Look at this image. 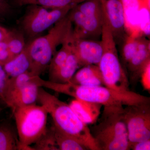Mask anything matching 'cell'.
<instances>
[{
	"mask_svg": "<svg viewBox=\"0 0 150 150\" xmlns=\"http://www.w3.org/2000/svg\"><path fill=\"white\" fill-rule=\"evenodd\" d=\"M72 31L62 43V47L60 50L58 51H56L52 57L48 67L49 69V76L56 72L64 64L71 51V37Z\"/></svg>",
	"mask_w": 150,
	"mask_h": 150,
	"instance_id": "ffe728a7",
	"label": "cell"
},
{
	"mask_svg": "<svg viewBox=\"0 0 150 150\" xmlns=\"http://www.w3.org/2000/svg\"><path fill=\"white\" fill-rule=\"evenodd\" d=\"M126 106L122 115L129 144L150 139V102Z\"/></svg>",
	"mask_w": 150,
	"mask_h": 150,
	"instance_id": "ba28073f",
	"label": "cell"
},
{
	"mask_svg": "<svg viewBox=\"0 0 150 150\" xmlns=\"http://www.w3.org/2000/svg\"><path fill=\"white\" fill-rule=\"evenodd\" d=\"M75 6L68 13L72 23L74 25L73 37L95 40L101 35L103 17L86 16L78 11Z\"/></svg>",
	"mask_w": 150,
	"mask_h": 150,
	"instance_id": "9c48e42d",
	"label": "cell"
},
{
	"mask_svg": "<svg viewBox=\"0 0 150 150\" xmlns=\"http://www.w3.org/2000/svg\"><path fill=\"white\" fill-rule=\"evenodd\" d=\"M142 37L139 34H131L126 38L121 54L122 60L125 66L138 51Z\"/></svg>",
	"mask_w": 150,
	"mask_h": 150,
	"instance_id": "7402d4cb",
	"label": "cell"
},
{
	"mask_svg": "<svg viewBox=\"0 0 150 150\" xmlns=\"http://www.w3.org/2000/svg\"><path fill=\"white\" fill-rule=\"evenodd\" d=\"M69 105L78 118L87 125L96 123L103 106L98 103L76 99L73 100Z\"/></svg>",
	"mask_w": 150,
	"mask_h": 150,
	"instance_id": "5bb4252c",
	"label": "cell"
},
{
	"mask_svg": "<svg viewBox=\"0 0 150 150\" xmlns=\"http://www.w3.org/2000/svg\"><path fill=\"white\" fill-rule=\"evenodd\" d=\"M6 41L11 59L20 54L26 45L23 35L16 30H13L11 35Z\"/></svg>",
	"mask_w": 150,
	"mask_h": 150,
	"instance_id": "cb8c5ba5",
	"label": "cell"
},
{
	"mask_svg": "<svg viewBox=\"0 0 150 150\" xmlns=\"http://www.w3.org/2000/svg\"><path fill=\"white\" fill-rule=\"evenodd\" d=\"M13 30L3 27L0 25V42L6 41L10 37Z\"/></svg>",
	"mask_w": 150,
	"mask_h": 150,
	"instance_id": "4dcf8cb0",
	"label": "cell"
},
{
	"mask_svg": "<svg viewBox=\"0 0 150 150\" xmlns=\"http://www.w3.org/2000/svg\"><path fill=\"white\" fill-rule=\"evenodd\" d=\"M16 123L20 150H32L35 144L47 132L48 112L43 105L35 104L18 108L13 111Z\"/></svg>",
	"mask_w": 150,
	"mask_h": 150,
	"instance_id": "5b68a950",
	"label": "cell"
},
{
	"mask_svg": "<svg viewBox=\"0 0 150 150\" xmlns=\"http://www.w3.org/2000/svg\"><path fill=\"white\" fill-rule=\"evenodd\" d=\"M0 104L6 105L4 99L2 94L1 92V89H0Z\"/></svg>",
	"mask_w": 150,
	"mask_h": 150,
	"instance_id": "1f68e13d",
	"label": "cell"
},
{
	"mask_svg": "<svg viewBox=\"0 0 150 150\" xmlns=\"http://www.w3.org/2000/svg\"><path fill=\"white\" fill-rule=\"evenodd\" d=\"M149 150L150 139L140 141L129 144V150Z\"/></svg>",
	"mask_w": 150,
	"mask_h": 150,
	"instance_id": "f1b7e54d",
	"label": "cell"
},
{
	"mask_svg": "<svg viewBox=\"0 0 150 150\" xmlns=\"http://www.w3.org/2000/svg\"><path fill=\"white\" fill-rule=\"evenodd\" d=\"M83 1H84V0H83Z\"/></svg>",
	"mask_w": 150,
	"mask_h": 150,
	"instance_id": "836d02e7",
	"label": "cell"
},
{
	"mask_svg": "<svg viewBox=\"0 0 150 150\" xmlns=\"http://www.w3.org/2000/svg\"><path fill=\"white\" fill-rule=\"evenodd\" d=\"M76 5L56 8L38 5L28 6L22 19V29L28 37L34 39L66 16Z\"/></svg>",
	"mask_w": 150,
	"mask_h": 150,
	"instance_id": "8992f818",
	"label": "cell"
},
{
	"mask_svg": "<svg viewBox=\"0 0 150 150\" xmlns=\"http://www.w3.org/2000/svg\"><path fill=\"white\" fill-rule=\"evenodd\" d=\"M11 59L6 41L0 42V64L4 65Z\"/></svg>",
	"mask_w": 150,
	"mask_h": 150,
	"instance_id": "4316f807",
	"label": "cell"
},
{
	"mask_svg": "<svg viewBox=\"0 0 150 150\" xmlns=\"http://www.w3.org/2000/svg\"><path fill=\"white\" fill-rule=\"evenodd\" d=\"M20 150L18 134L10 124L0 123V150Z\"/></svg>",
	"mask_w": 150,
	"mask_h": 150,
	"instance_id": "d6986e66",
	"label": "cell"
},
{
	"mask_svg": "<svg viewBox=\"0 0 150 150\" xmlns=\"http://www.w3.org/2000/svg\"><path fill=\"white\" fill-rule=\"evenodd\" d=\"M101 35L103 52L98 66L105 86L121 97L127 105L150 102L149 97L130 89L128 75L118 57L115 38L109 25L104 21Z\"/></svg>",
	"mask_w": 150,
	"mask_h": 150,
	"instance_id": "6da1fadb",
	"label": "cell"
},
{
	"mask_svg": "<svg viewBox=\"0 0 150 150\" xmlns=\"http://www.w3.org/2000/svg\"><path fill=\"white\" fill-rule=\"evenodd\" d=\"M38 101L46 108L59 130L79 139L88 150H98L88 125L78 118L69 105L40 87Z\"/></svg>",
	"mask_w": 150,
	"mask_h": 150,
	"instance_id": "7a4b0ae2",
	"label": "cell"
},
{
	"mask_svg": "<svg viewBox=\"0 0 150 150\" xmlns=\"http://www.w3.org/2000/svg\"><path fill=\"white\" fill-rule=\"evenodd\" d=\"M139 80L145 91H150V62L144 67L140 76Z\"/></svg>",
	"mask_w": 150,
	"mask_h": 150,
	"instance_id": "484cf974",
	"label": "cell"
},
{
	"mask_svg": "<svg viewBox=\"0 0 150 150\" xmlns=\"http://www.w3.org/2000/svg\"><path fill=\"white\" fill-rule=\"evenodd\" d=\"M150 41L142 37L137 53L127 63L126 67L129 73L130 83L136 85L139 80L140 76L144 67L150 62Z\"/></svg>",
	"mask_w": 150,
	"mask_h": 150,
	"instance_id": "4fadbf2b",
	"label": "cell"
},
{
	"mask_svg": "<svg viewBox=\"0 0 150 150\" xmlns=\"http://www.w3.org/2000/svg\"><path fill=\"white\" fill-rule=\"evenodd\" d=\"M40 87L31 83L11 91L5 97L6 105L13 111L18 108L35 104Z\"/></svg>",
	"mask_w": 150,
	"mask_h": 150,
	"instance_id": "7c38bea8",
	"label": "cell"
},
{
	"mask_svg": "<svg viewBox=\"0 0 150 150\" xmlns=\"http://www.w3.org/2000/svg\"><path fill=\"white\" fill-rule=\"evenodd\" d=\"M103 20L109 25L114 38L123 35L126 29L124 8L121 0H99Z\"/></svg>",
	"mask_w": 150,
	"mask_h": 150,
	"instance_id": "8fae6325",
	"label": "cell"
},
{
	"mask_svg": "<svg viewBox=\"0 0 150 150\" xmlns=\"http://www.w3.org/2000/svg\"><path fill=\"white\" fill-rule=\"evenodd\" d=\"M51 129L58 150H88L85 145L76 137L62 132L54 126Z\"/></svg>",
	"mask_w": 150,
	"mask_h": 150,
	"instance_id": "ac0fdd59",
	"label": "cell"
},
{
	"mask_svg": "<svg viewBox=\"0 0 150 150\" xmlns=\"http://www.w3.org/2000/svg\"><path fill=\"white\" fill-rule=\"evenodd\" d=\"M80 68L79 61L72 48V51L64 64L56 72L49 76V81L56 83H69Z\"/></svg>",
	"mask_w": 150,
	"mask_h": 150,
	"instance_id": "2e32d148",
	"label": "cell"
},
{
	"mask_svg": "<svg viewBox=\"0 0 150 150\" xmlns=\"http://www.w3.org/2000/svg\"><path fill=\"white\" fill-rule=\"evenodd\" d=\"M71 43L81 68L86 65H98L103 52L101 41L76 38L72 33Z\"/></svg>",
	"mask_w": 150,
	"mask_h": 150,
	"instance_id": "30bf717a",
	"label": "cell"
},
{
	"mask_svg": "<svg viewBox=\"0 0 150 150\" xmlns=\"http://www.w3.org/2000/svg\"><path fill=\"white\" fill-rule=\"evenodd\" d=\"M10 79V78L7 74L2 65L0 64V89L4 99V95L7 88Z\"/></svg>",
	"mask_w": 150,
	"mask_h": 150,
	"instance_id": "83f0119b",
	"label": "cell"
},
{
	"mask_svg": "<svg viewBox=\"0 0 150 150\" xmlns=\"http://www.w3.org/2000/svg\"><path fill=\"white\" fill-rule=\"evenodd\" d=\"M70 83L81 86H104L98 65H88L81 67L73 76Z\"/></svg>",
	"mask_w": 150,
	"mask_h": 150,
	"instance_id": "9a60e30c",
	"label": "cell"
},
{
	"mask_svg": "<svg viewBox=\"0 0 150 150\" xmlns=\"http://www.w3.org/2000/svg\"><path fill=\"white\" fill-rule=\"evenodd\" d=\"M123 105L103 106L98 123L90 129L98 150H129Z\"/></svg>",
	"mask_w": 150,
	"mask_h": 150,
	"instance_id": "3957f363",
	"label": "cell"
},
{
	"mask_svg": "<svg viewBox=\"0 0 150 150\" xmlns=\"http://www.w3.org/2000/svg\"><path fill=\"white\" fill-rule=\"evenodd\" d=\"M73 30V24L68 14L59 21L43 36L33 39L26 45L31 62L30 71L40 76L46 70L57 47L62 43Z\"/></svg>",
	"mask_w": 150,
	"mask_h": 150,
	"instance_id": "277c9868",
	"label": "cell"
},
{
	"mask_svg": "<svg viewBox=\"0 0 150 150\" xmlns=\"http://www.w3.org/2000/svg\"><path fill=\"white\" fill-rule=\"evenodd\" d=\"M9 77L13 78L30 71L31 62L26 46L21 53L3 65Z\"/></svg>",
	"mask_w": 150,
	"mask_h": 150,
	"instance_id": "e0dca14e",
	"label": "cell"
},
{
	"mask_svg": "<svg viewBox=\"0 0 150 150\" xmlns=\"http://www.w3.org/2000/svg\"><path fill=\"white\" fill-rule=\"evenodd\" d=\"M7 1H8V0H7Z\"/></svg>",
	"mask_w": 150,
	"mask_h": 150,
	"instance_id": "e575fe53",
	"label": "cell"
},
{
	"mask_svg": "<svg viewBox=\"0 0 150 150\" xmlns=\"http://www.w3.org/2000/svg\"><path fill=\"white\" fill-rule=\"evenodd\" d=\"M0 105H1V104H0ZM1 106H0V112H1Z\"/></svg>",
	"mask_w": 150,
	"mask_h": 150,
	"instance_id": "d6a6232c",
	"label": "cell"
},
{
	"mask_svg": "<svg viewBox=\"0 0 150 150\" xmlns=\"http://www.w3.org/2000/svg\"><path fill=\"white\" fill-rule=\"evenodd\" d=\"M17 6L38 5L51 8H60L70 5L77 4L83 0H12Z\"/></svg>",
	"mask_w": 150,
	"mask_h": 150,
	"instance_id": "44dd1931",
	"label": "cell"
},
{
	"mask_svg": "<svg viewBox=\"0 0 150 150\" xmlns=\"http://www.w3.org/2000/svg\"><path fill=\"white\" fill-rule=\"evenodd\" d=\"M33 150H58L54 139L52 129L47 130L46 134L35 143Z\"/></svg>",
	"mask_w": 150,
	"mask_h": 150,
	"instance_id": "d4e9b609",
	"label": "cell"
},
{
	"mask_svg": "<svg viewBox=\"0 0 150 150\" xmlns=\"http://www.w3.org/2000/svg\"><path fill=\"white\" fill-rule=\"evenodd\" d=\"M11 11V6L7 0H0V16L8 15Z\"/></svg>",
	"mask_w": 150,
	"mask_h": 150,
	"instance_id": "f546056e",
	"label": "cell"
},
{
	"mask_svg": "<svg viewBox=\"0 0 150 150\" xmlns=\"http://www.w3.org/2000/svg\"><path fill=\"white\" fill-rule=\"evenodd\" d=\"M52 90L73 97L75 99L102 105L103 107L127 105L123 98L105 86H81L70 83H54Z\"/></svg>",
	"mask_w": 150,
	"mask_h": 150,
	"instance_id": "52a82bcc",
	"label": "cell"
},
{
	"mask_svg": "<svg viewBox=\"0 0 150 150\" xmlns=\"http://www.w3.org/2000/svg\"><path fill=\"white\" fill-rule=\"evenodd\" d=\"M75 8L86 16L103 17L99 0H84L77 4Z\"/></svg>",
	"mask_w": 150,
	"mask_h": 150,
	"instance_id": "603a6c76",
	"label": "cell"
}]
</instances>
